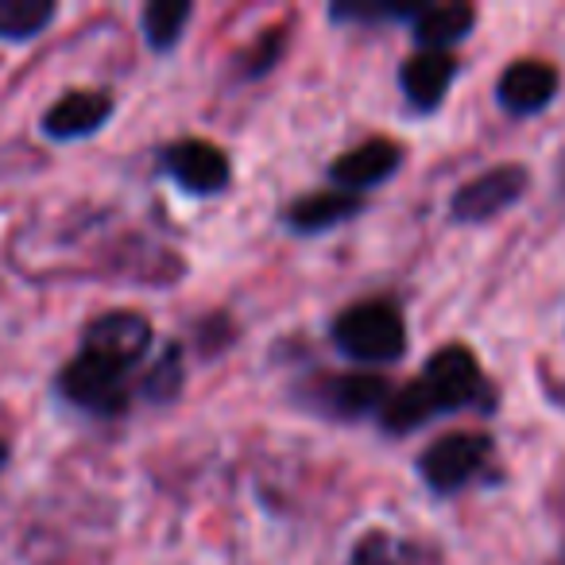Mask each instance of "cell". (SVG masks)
I'll return each mask as SVG.
<instances>
[{"label": "cell", "instance_id": "obj_5", "mask_svg": "<svg viewBox=\"0 0 565 565\" xmlns=\"http://www.w3.org/2000/svg\"><path fill=\"white\" fill-rule=\"evenodd\" d=\"M159 163L163 171L179 182L186 194L210 198L221 194L233 179V167H228V156L210 140H174L159 151Z\"/></svg>", "mask_w": 565, "mask_h": 565}, {"label": "cell", "instance_id": "obj_21", "mask_svg": "<svg viewBox=\"0 0 565 565\" xmlns=\"http://www.w3.org/2000/svg\"><path fill=\"white\" fill-rule=\"evenodd\" d=\"M9 457H12V446L4 438H0V472H4V465H9Z\"/></svg>", "mask_w": 565, "mask_h": 565}, {"label": "cell", "instance_id": "obj_9", "mask_svg": "<svg viewBox=\"0 0 565 565\" xmlns=\"http://www.w3.org/2000/svg\"><path fill=\"white\" fill-rule=\"evenodd\" d=\"M557 89H562V74L550 63H542V58H515V63L500 74V82H495V97H500L503 109L515 113V117H534V113H542L557 97Z\"/></svg>", "mask_w": 565, "mask_h": 565}, {"label": "cell", "instance_id": "obj_13", "mask_svg": "<svg viewBox=\"0 0 565 565\" xmlns=\"http://www.w3.org/2000/svg\"><path fill=\"white\" fill-rule=\"evenodd\" d=\"M361 210H364L361 198L341 194V190H318V194L295 198V202L282 210V221H287L291 233L318 236V233H330V228L345 225V221L356 217Z\"/></svg>", "mask_w": 565, "mask_h": 565}, {"label": "cell", "instance_id": "obj_4", "mask_svg": "<svg viewBox=\"0 0 565 565\" xmlns=\"http://www.w3.org/2000/svg\"><path fill=\"white\" fill-rule=\"evenodd\" d=\"M125 376H128V369H120V364L82 349V353L58 372V392H63L74 407L113 415V411H120L128 403Z\"/></svg>", "mask_w": 565, "mask_h": 565}, {"label": "cell", "instance_id": "obj_14", "mask_svg": "<svg viewBox=\"0 0 565 565\" xmlns=\"http://www.w3.org/2000/svg\"><path fill=\"white\" fill-rule=\"evenodd\" d=\"M477 28V9L465 0H446V4H418L411 32H415L423 51H449Z\"/></svg>", "mask_w": 565, "mask_h": 565}, {"label": "cell", "instance_id": "obj_19", "mask_svg": "<svg viewBox=\"0 0 565 565\" xmlns=\"http://www.w3.org/2000/svg\"><path fill=\"white\" fill-rule=\"evenodd\" d=\"M418 4H356V0H345V4H333L330 17L345 20V24H380V20H415Z\"/></svg>", "mask_w": 565, "mask_h": 565}, {"label": "cell", "instance_id": "obj_7", "mask_svg": "<svg viewBox=\"0 0 565 565\" xmlns=\"http://www.w3.org/2000/svg\"><path fill=\"white\" fill-rule=\"evenodd\" d=\"M426 387L434 392V399L441 403V411H461L469 403H477L484 395V372H480V361L469 353L465 345H446L426 361L423 369Z\"/></svg>", "mask_w": 565, "mask_h": 565}, {"label": "cell", "instance_id": "obj_11", "mask_svg": "<svg viewBox=\"0 0 565 565\" xmlns=\"http://www.w3.org/2000/svg\"><path fill=\"white\" fill-rule=\"evenodd\" d=\"M113 117V97L102 89H74L63 94L43 117V132L58 143H74V140H89L97 136Z\"/></svg>", "mask_w": 565, "mask_h": 565}, {"label": "cell", "instance_id": "obj_15", "mask_svg": "<svg viewBox=\"0 0 565 565\" xmlns=\"http://www.w3.org/2000/svg\"><path fill=\"white\" fill-rule=\"evenodd\" d=\"M438 415H446V411H441V403L434 399V392L423 384V380H415V384L392 392L387 407L380 411V423H384V430H392V434H407V430L426 426L430 418H438Z\"/></svg>", "mask_w": 565, "mask_h": 565}, {"label": "cell", "instance_id": "obj_20", "mask_svg": "<svg viewBox=\"0 0 565 565\" xmlns=\"http://www.w3.org/2000/svg\"><path fill=\"white\" fill-rule=\"evenodd\" d=\"M143 392L151 395L156 403H171L174 395L182 392V364H179V349H167L163 364L151 369V376L143 380Z\"/></svg>", "mask_w": 565, "mask_h": 565}, {"label": "cell", "instance_id": "obj_10", "mask_svg": "<svg viewBox=\"0 0 565 565\" xmlns=\"http://www.w3.org/2000/svg\"><path fill=\"white\" fill-rule=\"evenodd\" d=\"M457 58L449 51H418L399 66V89L403 102L415 113H438L446 102L449 86L457 82Z\"/></svg>", "mask_w": 565, "mask_h": 565}, {"label": "cell", "instance_id": "obj_12", "mask_svg": "<svg viewBox=\"0 0 565 565\" xmlns=\"http://www.w3.org/2000/svg\"><path fill=\"white\" fill-rule=\"evenodd\" d=\"M392 399V384L376 372H345V376H330L322 384V403L330 415L338 418H364V415H380Z\"/></svg>", "mask_w": 565, "mask_h": 565}, {"label": "cell", "instance_id": "obj_1", "mask_svg": "<svg viewBox=\"0 0 565 565\" xmlns=\"http://www.w3.org/2000/svg\"><path fill=\"white\" fill-rule=\"evenodd\" d=\"M333 341L349 361L380 369V364H395L407 353V322L387 299L356 302L333 322Z\"/></svg>", "mask_w": 565, "mask_h": 565}, {"label": "cell", "instance_id": "obj_6", "mask_svg": "<svg viewBox=\"0 0 565 565\" xmlns=\"http://www.w3.org/2000/svg\"><path fill=\"white\" fill-rule=\"evenodd\" d=\"M403 159L407 156H403L399 143L376 136V140L356 143V148H349L345 156L333 159L330 182H333V190H341V194L361 198L364 190H376V186H384L387 179H395Z\"/></svg>", "mask_w": 565, "mask_h": 565}, {"label": "cell", "instance_id": "obj_3", "mask_svg": "<svg viewBox=\"0 0 565 565\" xmlns=\"http://www.w3.org/2000/svg\"><path fill=\"white\" fill-rule=\"evenodd\" d=\"M531 190V171L519 163H500L492 171L477 174L472 182H465L454 198H449V213L461 225H484L495 221L500 213H508L511 205L523 202V194Z\"/></svg>", "mask_w": 565, "mask_h": 565}, {"label": "cell", "instance_id": "obj_18", "mask_svg": "<svg viewBox=\"0 0 565 565\" xmlns=\"http://www.w3.org/2000/svg\"><path fill=\"white\" fill-rule=\"evenodd\" d=\"M282 51H287V28H271L267 35H259L256 47L244 51L236 71H241V78H264L267 71H275Z\"/></svg>", "mask_w": 565, "mask_h": 565}, {"label": "cell", "instance_id": "obj_8", "mask_svg": "<svg viewBox=\"0 0 565 565\" xmlns=\"http://www.w3.org/2000/svg\"><path fill=\"white\" fill-rule=\"evenodd\" d=\"M82 341H86V345H82L86 353L105 356V361L120 364V369H132L151 349L156 330H151V322L140 310H109V315L94 318V322L86 326V338Z\"/></svg>", "mask_w": 565, "mask_h": 565}, {"label": "cell", "instance_id": "obj_2", "mask_svg": "<svg viewBox=\"0 0 565 565\" xmlns=\"http://www.w3.org/2000/svg\"><path fill=\"white\" fill-rule=\"evenodd\" d=\"M492 449L495 446L488 434H469V430L446 434V438L426 446V454L418 457V472H423L430 492L449 495V492H457V488H465L484 469Z\"/></svg>", "mask_w": 565, "mask_h": 565}, {"label": "cell", "instance_id": "obj_16", "mask_svg": "<svg viewBox=\"0 0 565 565\" xmlns=\"http://www.w3.org/2000/svg\"><path fill=\"white\" fill-rule=\"evenodd\" d=\"M55 0H0V40L32 43L55 24Z\"/></svg>", "mask_w": 565, "mask_h": 565}, {"label": "cell", "instance_id": "obj_17", "mask_svg": "<svg viewBox=\"0 0 565 565\" xmlns=\"http://www.w3.org/2000/svg\"><path fill=\"white\" fill-rule=\"evenodd\" d=\"M190 17H194V4H190V0H151L148 9H143V35H148L151 51L179 47Z\"/></svg>", "mask_w": 565, "mask_h": 565}]
</instances>
